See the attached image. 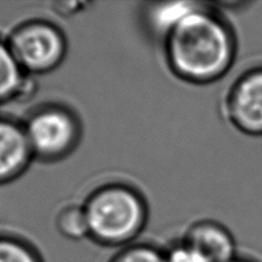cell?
Segmentation results:
<instances>
[{"label": "cell", "mask_w": 262, "mask_h": 262, "mask_svg": "<svg viewBox=\"0 0 262 262\" xmlns=\"http://www.w3.org/2000/svg\"><path fill=\"white\" fill-rule=\"evenodd\" d=\"M32 79L27 75L14 58L7 40L0 38V104L20 100L29 96Z\"/></svg>", "instance_id": "cell-8"}, {"label": "cell", "mask_w": 262, "mask_h": 262, "mask_svg": "<svg viewBox=\"0 0 262 262\" xmlns=\"http://www.w3.org/2000/svg\"><path fill=\"white\" fill-rule=\"evenodd\" d=\"M32 159L23 123L0 116V184L20 177Z\"/></svg>", "instance_id": "cell-6"}, {"label": "cell", "mask_w": 262, "mask_h": 262, "mask_svg": "<svg viewBox=\"0 0 262 262\" xmlns=\"http://www.w3.org/2000/svg\"><path fill=\"white\" fill-rule=\"evenodd\" d=\"M167 262H209L194 247L181 241L166 251Z\"/></svg>", "instance_id": "cell-13"}, {"label": "cell", "mask_w": 262, "mask_h": 262, "mask_svg": "<svg viewBox=\"0 0 262 262\" xmlns=\"http://www.w3.org/2000/svg\"><path fill=\"white\" fill-rule=\"evenodd\" d=\"M89 238L104 246L133 244L147 223L146 201L133 186L123 183L101 185L83 204Z\"/></svg>", "instance_id": "cell-2"}, {"label": "cell", "mask_w": 262, "mask_h": 262, "mask_svg": "<svg viewBox=\"0 0 262 262\" xmlns=\"http://www.w3.org/2000/svg\"><path fill=\"white\" fill-rule=\"evenodd\" d=\"M224 113L241 133L262 136V66L242 73L224 100Z\"/></svg>", "instance_id": "cell-5"}, {"label": "cell", "mask_w": 262, "mask_h": 262, "mask_svg": "<svg viewBox=\"0 0 262 262\" xmlns=\"http://www.w3.org/2000/svg\"><path fill=\"white\" fill-rule=\"evenodd\" d=\"M55 226L61 235L70 241L89 238V227L83 205H68L60 209L55 217Z\"/></svg>", "instance_id": "cell-10"}, {"label": "cell", "mask_w": 262, "mask_h": 262, "mask_svg": "<svg viewBox=\"0 0 262 262\" xmlns=\"http://www.w3.org/2000/svg\"><path fill=\"white\" fill-rule=\"evenodd\" d=\"M182 241L194 247L209 262H229L237 256L235 238L216 221L194 222L185 231Z\"/></svg>", "instance_id": "cell-7"}, {"label": "cell", "mask_w": 262, "mask_h": 262, "mask_svg": "<svg viewBox=\"0 0 262 262\" xmlns=\"http://www.w3.org/2000/svg\"><path fill=\"white\" fill-rule=\"evenodd\" d=\"M32 156L58 161L72 153L81 139V123L67 107L48 104L32 111L23 122Z\"/></svg>", "instance_id": "cell-3"}, {"label": "cell", "mask_w": 262, "mask_h": 262, "mask_svg": "<svg viewBox=\"0 0 262 262\" xmlns=\"http://www.w3.org/2000/svg\"><path fill=\"white\" fill-rule=\"evenodd\" d=\"M14 58L27 75L58 68L67 54V39L59 27L45 20L21 23L6 39Z\"/></svg>", "instance_id": "cell-4"}, {"label": "cell", "mask_w": 262, "mask_h": 262, "mask_svg": "<svg viewBox=\"0 0 262 262\" xmlns=\"http://www.w3.org/2000/svg\"><path fill=\"white\" fill-rule=\"evenodd\" d=\"M0 262H44L39 252L25 239L0 235Z\"/></svg>", "instance_id": "cell-11"}, {"label": "cell", "mask_w": 262, "mask_h": 262, "mask_svg": "<svg viewBox=\"0 0 262 262\" xmlns=\"http://www.w3.org/2000/svg\"><path fill=\"white\" fill-rule=\"evenodd\" d=\"M229 262H254V261L249 260L246 258H241V256H236L235 259H232L231 261H229Z\"/></svg>", "instance_id": "cell-14"}, {"label": "cell", "mask_w": 262, "mask_h": 262, "mask_svg": "<svg viewBox=\"0 0 262 262\" xmlns=\"http://www.w3.org/2000/svg\"><path fill=\"white\" fill-rule=\"evenodd\" d=\"M168 66L177 77L193 84L222 78L235 62L237 41L230 25L213 8H198L165 37Z\"/></svg>", "instance_id": "cell-1"}, {"label": "cell", "mask_w": 262, "mask_h": 262, "mask_svg": "<svg viewBox=\"0 0 262 262\" xmlns=\"http://www.w3.org/2000/svg\"><path fill=\"white\" fill-rule=\"evenodd\" d=\"M108 262H167L166 251L148 243L122 247Z\"/></svg>", "instance_id": "cell-12"}, {"label": "cell", "mask_w": 262, "mask_h": 262, "mask_svg": "<svg viewBox=\"0 0 262 262\" xmlns=\"http://www.w3.org/2000/svg\"><path fill=\"white\" fill-rule=\"evenodd\" d=\"M201 3L192 2H168V3H153L148 5L146 9L147 23L154 34L165 37L177 23H180L191 12L199 7Z\"/></svg>", "instance_id": "cell-9"}]
</instances>
